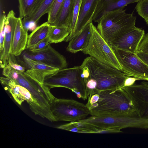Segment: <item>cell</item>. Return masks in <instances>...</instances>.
<instances>
[{"instance_id": "obj_1", "label": "cell", "mask_w": 148, "mask_h": 148, "mask_svg": "<svg viewBox=\"0 0 148 148\" xmlns=\"http://www.w3.org/2000/svg\"><path fill=\"white\" fill-rule=\"evenodd\" d=\"M98 93L99 99L97 102L91 105H86L91 116L136 114L131 99L122 88Z\"/></svg>"}, {"instance_id": "obj_2", "label": "cell", "mask_w": 148, "mask_h": 148, "mask_svg": "<svg viewBox=\"0 0 148 148\" xmlns=\"http://www.w3.org/2000/svg\"><path fill=\"white\" fill-rule=\"evenodd\" d=\"M81 65L88 69L89 78L95 79L97 86L94 94L104 90L121 88L127 76L122 71L110 66L90 56L86 58Z\"/></svg>"}, {"instance_id": "obj_3", "label": "cell", "mask_w": 148, "mask_h": 148, "mask_svg": "<svg viewBox=\"0 0 148 148\" xmlns=\"http://www.w3.org/2000/svg\"><path fill=\"white\" fill-rule=\"evenodd\" d=\"M120 9L109 12L98 22L97 29L108 43L135 28L136 17Z\"/></svg>"}, {"instance_id": "obj_4", "label": "cell", "mask_w": 148, "mask_h": 148, "mask_svg": "<svg viewBox=\"0 0 148 148\" xmlns=\"http://www.w3.org/2000/svg\"><path fill=\"white\" fill-rule=\"evenodd\" d=\"M2 74L5 77L13 79L18 84L27 89L46 114L47 120L51 122L56 121L50 109V103L55 97L51 93L50 90L43 84L42 86H40L25 71L15 70L9 64L3 69Z\"/></svg>"}, {"instance_id": "obj_5", "label": "cell", "mask_w": 148, "mask_h": 148, "mask_svg": "<svg viewBox=\"0 0 148 148\" xmlns=\"http://www.w3.org/2000/svg\"><path fill=\"white\" fill-rule=\"evenodd\" d=\"M79 66L58 70L45 77L43 84L50 90L62 87L68 88L75 93L77 97L85 100L89 96L84 79L81 74Z\"/></svg>"}, {"instance_id": "obj_6", "label": "cell", "mask_w": 148, "mask_h": 148, "mask_svg": "<svg viewBox=\"0 0 148 148\" xmlns=\"http://www.w3.org/2000/svg\"><path fill=\"white\" fill-rule=\"evenodd\" d=\"M79 121L91 124L102 129L115 128L121 130L128 127L148 129V119L141 118L136 114L91 116Z\"/></svg>"}, {"instance_id": "obj_7", "label": "cell", "mask_w": 148, "mask_h": 148, "mask_svg": "<svg viewBox=\"0 0 148 148\" xmlns=\"http://www.w3.org/2000/svg\"><path fill=\"white\" fill-rule=\"evenodd\" d=\"M92 34L90 42L82 52L99 61L122 71V67L108 43L100 34L92 22Z\"/></svg>"}, {"instance_id": "obj_8", "label": "cell", "mask_w": 148, "mask_h": 148, "mask_svg": "<svg viewBox=\"0 0 148 148\" xmlns=\"http://www.w3.org/2000/svg\"><path fill=\"white\" fill-rule=\"evenodd\" d=\"M50 109L56 121H78L90 114L86 104L72 99L55 97L50 103Z\"/></svg>"}, {"instance_id": "obj_9", "label": "cell", "mask_w": 148, "mask_h": 148, "mask_svg": "<svg viewBox=\"0 0 148 148\" xmlns=\"http://www.w3.org/2000/svg\"><path fill=\"white\" fill-rule=\"evenodd\" d=\"M111 47L125 75L148 81V66L136 53Z\"/></svg>"}, {"instance_id": "obj_10", "label": "cell", "mask_w": 148, "mask_h": 148, "mask_svg": "<svg viewBox=\"0 0 148 148\" xmlns=\"http://www.w3.org/2000/svg\"><path fill=\"white\" fill-rule=\"evenodd\" d=\"M121 88L131 99L137 116L148 119V85L142 82Z\"/></svg>"}, {"instance_id": "obj_11", "label": "cell", "mask_w": 148, "mask_h": 148, "mask_svg": "<svg viewBox=\"0 0 148 148\" xmlns=\"http://www.w3.org/2000/svg\"><path fill=\"white\" fill-rule=\"evenodd\" d=\"M0 82L5 90L11 95L15 101L21 105L26 101L31 111L35 113L39 111L40 106L33 98L29 91L24 87L18 84L12 79L6 77H1Z\"/></svg>"}, {"instance_id": "obj_12", "label": "cell", "mask_w": 148, "mask_h": 148, "mask_svg": "<svg viewBox=\"0 0 148 148\" xmlns=\"http://www.w3.org/2000/svg\"><path fill=\"white\" fill-rule=\"evenodd\" d=\"M25 52L29 58L60 69L66 68L68 64L65 57L49 44L44 49L36 52Z\"/></svg>"}, {"instance_id": "obj_13", "label": "cell", "mask_w": 148, "mask_h": 148, "mask_svg": "<svg viewBox=\"0 0 148 148\" xmlns=\"http://www.w3.org/2000/svg\"><path fill=\"white\" fill-rule=\"evenodd\" d=\"M145 34L144 29L136 27L108 44L111 47L136 54Z\"/></svg>"}, {"instance_id": "obj_14", "label": "cell", "mask_w": 148, "mask_h": 148, "mask_svg": "<svg viewBox=\"0 0 148 148\" xmlns=\"http://www.w3.org/2000/svg\"><path fill=\"white\" fill-rule=\"evenodd\" d=\"M13 10L9 11L6 16L5 22V35L4 49L0 57V66L3 69L8 64V60L11 53L13 35L18 18L15 16Z\"/></svg>"}, {"instance_id": "obj_15", "label": "cell", "mask_w": 148, "mask_h": 148, "mask_svg": "<svg viewBox=\"0 0 148 148\" xmlns=\"http://www.w3.org/2000/svg\"><path fill=\"white\" fill-rule=\"evenodd\" d=\"M23 58L29 68L25 72L26 73L40 86L43 85L45 77L59 69L31 59L24 55L23 56Z\"/></svg>"}, {"instance_id": "obj_16", "label": "cell", "mask_w": 148, "mask_h": 148, "mask_svg": "<svg viewBox=\"0 0 148 148\" xmlns=\"http://www.w3.org/2000/svg\"><path fill=\"white\" fill-rule=\"evenodd\" d=\"M101 0H83L79 10L74 36L86 25L92 18Z\"/></svg>"}, {"instance_id": "obj_17", "label": "cell", "mask_w": 148, "mask_h": 148, "mask_svg": "<svg viewBox=\"0 0 148 148\" xmlns=\"http://www.w3.org/2000/svg\"><path fill=\"white\" fill-rule=\"evenodd\" d=\"M28 31L25 28L22 19L18 18L13 35L10 54L15 56L21 54L27 45Z\"/></svg>"}, {"instance_id": "obj_18", "label": "cell", "mask_w": 148, "mask_h": 148, "mask_svg": "<svg viewBox=\"0 0 148 148\" xmlns=\"http://www.w3.org/2000/svg\"><path fill=\"white\" fill-rule=\"evenodd\" d=\"M91 22L70 40L66 48L68 51L75 53L80 51H82L86 48L91 36Z\"/></svg>"}, {"instance_id": "obj_19", "label": "cell", "mask_w": 148, "mask_h": 148, "mask_svg": "<svg viewBox=\"0 0 148 148\" xmlns=\"http://www.w3.org/2000/svg\"><path fill=\"white\" fill-rule=\"evenodd\" d=\"M55 0H36L34 7L29 14L23 18V25L30 22L35 24L44 14L48 13Z\"/></svg>"}, {"instance_id": "obj_20", "label": "cell", "mask_w": 148, "mask_h": 148, "mask_svg": "<svg viewBox=\"0 0 148 148\" xmlns=\"http://www.w3.org/2000/svg\"><path fill=\"white\" fill-rule=\"evenodd\" d=\"M58 129L84 134H98L101 129L91 124L80 121L70 122L57 127Z\"/></svg>"}, {"instance_id": "obj_21", "label": "cell", "mask_w": 148, "mask_h": 148, "mask_svg": "<svg viewBox=\"0 0 148 148\" xmlns=\"http://www.w3.org/2000/svg\"><path fill=\"white\" fill-rule=\"evenodd\" d=\"M49 25L47 21L35 28L28 36L26 48L29 49L47 37Z\"/></svg>"}, {"instance_id": "obj_22", "label": "cell", "mask_w": 148, "mask_h": 148, "mask_svg": "<svg viewBox=\"0 0 148 148\" xmlns=\"http://www.w3.org/2000/svg\"><path fill=\"white\" fill-rule=\"evenodd\" d=\"M69 34L68 27L50 25L47 35L50 43L61 42L65 40Z\"/></svg>"}, {"instance_id": "obj_23", "label": "cell", "mask_w": 148, "mask_h": 148, "mask_svg": "<svg viewBox=\"0 0 148 148\" xmlns=\"http://www.w3.org/2000/svg\"><path fill=\"white\" fill-rule=\"evenodd\" d=\"M72 0H64L57 19L51 25L69 26L71 16Z\"/></svg>"}, {"instance_id": "obj_24", "label": "cell", "mask_w": 148, "mask_h": 148, "mask_svg": "<svg viewBox=\"0 0 148 148\" xmlns=\"http://www.w3.org/2000/svg\"><path fill=\"white\" fill-rule=\"evenodd\" d=\"M82 0H71V13L69 26V34L65 40L66 42L70 41L74 36Z\"/></svg>"}, {"instance_id": "obj_25", "label": "cell", "mask_w": 148, "mask_h": 148, "mask_svg": "<svg viewBox=\"0 0 148 148\" xmlns=\"http://www.w3.org/2000/svg\"><path fill=\"white\" fill-rule=\"evenodd\" d=\"M19 18L21 19L28 16L32 11L36 0H18Z\"/></svg>"}, {"instance_id": "obj_26", "label": "cell", "mask_w": 148, "mask_h": 148, "mask_svg": "<svg viewBox=\"0 0 148 148\" xmlns=\"http://www.w3.org/2000/svg\"><path fill=\"white\" fill-rule=\"evenodd\" d=\"M64 0H55L52 3L49 12L47 22L51 25L56 20Z\"/></svg>"}, {"instance_id": "obj_27", "label": "cell", "mask_w": 148, "mask_h": 148, "mask_svg": "<svg viewBox=\"0 0 148 148\" xmlns=\"http://www.w3.org/2000/svg\"><path fill=\"white\" fill-rule=\"evenodd\" d=\"M135 9L138 14L144 19L148 17V0H140L137 2Z\"/></svg>"}, {"instance_id": "obj_28", "label": "cell", "mask_w": 148, "mask_h": 148, "mask_svg": "<svg viewBox=\"0 0 148 148\" xmlns=\"http://www.w3.org/2000/svg\"><path fill=\"white\" fill-rule=\"evenodd\" d=\"M6 16L3 13H0V57L2 54L5 35V22Z\"/></svg>"}, {"instance_id": "obj_29", "label": "cell", "mask_w": 148, "mask_h": 148, "mask_svg": "<svg viewBox=\"0 0 148 148\" xmlns=\"http://www.w3.org/2000/svg\"><path fill=\"white\" fill-rule=\"evenodd\" d=\"M113 0H101L92 18V21L98 23L101 18L103 12L108 5Z\"/></svg>"}, {"instance_id": "obj_30", "label": "cell", "mask_w": 148, "mask_h": 148, "mask_svg": "<svg viewBox=\"0 0 148 148\" xmlns=\"http://www.w3.org/2000/svg\"><path fill=\"white\" fill-rule=\"evenodd\" d=\"M50 44V43L49 39L47 36L28 49L29 51L31 52H36L41 51L45 48Z\"/></svg>"}, {"instance_id": "obj_31", "label": "cell", "mask_w": 148, "mask_h": 148, "mask_svg": "<svg viewBox=\"0 0 148 148\" xmlns=\"http://www.w3.org/2000/svg\"><path fill=\"white\" fill-rule=\"evenodd\" d=\"M86 86L89 95L94 94L97 86L96 81L92 78H89L85 82Z\"/></svg>"}, {"instance_id": "obj_32", "label": "cell", "mask_w": 148, "mask_h": 148, "mask_svg": "<svg viewBox=\"0 0 148 148\" xmlns=\"http://www.w3.org/2000/svg\"><path fill=\"white\" fill-rule=\"evenodd\" d=\"M14 55L10 54L8 60V63L11 67L18 71L21 72H25V68L21 65L18 64L14 59Z\"/></svg>"}, {"instance_id": "obj_33", "label": "cell", "mask_w": 148, "mask_h": 148, "mask_svg": "<svg viewBox=\"0 0 148 148\" xmlns=\"http://www.w3.org/2000/svg\"><path fill=\"white\" fill-rule=\"evenodd\" d=\"M137 51L148 52V33L144 35L139 45Z\"/></svg>"}, {"instance_id": "obj_34", "label": "cell", "mask_w": 148, "mask_h": 148, "mask_svg": "<svg viewBox=\"0 0 148 148\" xmlns=\"http://www.w3.org/2000/svg\"><path fill=\"white\" fill-rule=\"evenodd\" d=\"M138 80L143 79L139 78L127 76L125 80L124 85L122 87L132 86L134 84L136 81Z\"/></svg>"}, {"instance_id": "obj_35", "label": "cell", "mask_w": 148, "mask_h": 148, "mask_svg": "<svg viewBox=\"0 0 148 148\" xmlns=\"http://www.w3.org/2000/svg\"><path fill=\"white\" fill-rule=\"evenodd\" d=\"M136 55L148 66V52L137 51Z\"/></svg>"}, {"instance_id": "obj_36", "label": "cell", "mask_w": 148, "mask_h": 148, "mask_svg": "<svg viewBox=\"0 0 148 148\" xmlns=\"http://www.w3.org/2000/svg\"><path fill=\"white\" fill-rule=\"evenodd\" d=\"M121 130L115 128H109L107 129H101L98 134H111L117 133L122 132Z\"/></svg>"}, {"instance_id": "obj_37", "label": "cell", "mask_w": 148, "mask_h": 148, "mask_svg": "<svg viewBox=\"0 0 148 148\" xmlns=\"http://www.w3.org/2000/svg\"><path fill=\"white\" fill-rule=\"evenodd\" d=\"M144 20L147 25H148V17L144 19Z\"/></svg>"}, {"instance_id": "obj_38", "label": "cell", "mask_w": 148, "mask_h": 148, "mask_svg": "<svg viewBox=\"0 0 148 148\" xmlns=\"http://www.w3.org/2000/svg\"><path fill=\"white\" fill-rule=\"evenodd\" d=\"M144 83L147 84L148 85V81H143V82Z\"/></svg>"}]
</instances>
